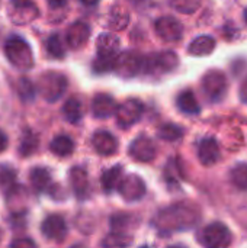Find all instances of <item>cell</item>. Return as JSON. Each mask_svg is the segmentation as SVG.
Listing matches in <instances>:
<instances>
[{
  "mask_svg": "<svg viewBox=\"0 0 247 248\" xmlns=\"http://www.w3.org/2000/svg\"><path fill=\"white\" fill-rule=\"evenodd\" d=\"M118 110L116 102L109 94H98L92 102V112L93 116L98 119H105L115 115Z\"/></svg>",
  "mask_w": 247,
  "mask_h": 248,
  "instance_id": "14",
  "label": "cell"
},
{
  "mask_svg": "<svg viewBox=\"0 0 247 248\" xmlns=\"http://www.w3.org/2000/svg\"><path fill=\"white\" fill-rule=\"evenodd\" d=\"M0 186L6 192H12L16 186V174L12 169H1L0 170Z\"/></svg>",
  "mask_w": 247,
  "mask_h": 248,
  "instance_id": "29",
  "label": "cell"
},
{
  "mask_svg": "<svg viewBox=\"0 0 247 248\" xmlns=\"http://www.w3.org/2000/svg\"><path fill=\"white\" fill-rule=\"evenodd\" d=\"M49 150L58 157H67L74 151V142L67 135H58L51 141Z\"/></svg>",
  "mask_w": 247,
  "mask_h": 248,
  "instance_id": "21",
  "label": "cell"
},
{
  "mask_svg": "<svg viewBox=\"0 0 247 248\" xmlns=\"http://www.w3.org/2000/svg\"><path fill=\"white\" fill-rule=\"evenodd\" d=\"M131 244H132V237L122 231H112L102 241L103 248H128Z\"/></svg>",
  "mask_w": 247,
  "mask_h": 248,
  "instance_id": "20",
  "label": "cell"
},
{
  "mask_svg": "<svg viewBox=\"0 0 247 248\" xmlns=\"http://www.w3.org/2000/svg\"><path fill=\"white\" fill-rule=\"evenodd\" d=\"M42 234L52 241H63L67 235V224L60 215H49L41 225Z\"/></svg>",
  "mask_w": 247,
  "mask_h": 248,
  "instance_id": "10",
  "label": "cell"
},
{
  "mask_svg": "<svg viewBox=\"0 0 247 248\" xmlns=\"http://www.w3.org/2000/svg\"><path fill=\"white\" fill-rule=\"evenodd\" d=\"M89 35H90L89 26L83 22H76L67 31V42L71 48H80L86 44Z\"/></svg>",
  "mask_w": 247,
  "mask_h": 248,
  "instance_id": "16",
  "label": "cell"
},
{
  "mask_svg": "<svg viewBox=\"0 0 247 248\" xmlns=\"http://www.w3.org/2000/svg\"><path fill=\"white\" fill-rule=\"evenodd\" d=\"M245 20H246V23H247V9L245 10Z\"/></svg>",
  "mask_w": 247,
  "mask_h": 248,
  "instance_id": "34",
  "label": "cell"
},
{
  "mask_svg": "<svg viewBox=\"0 0 247 248\" xmlns=\"http://www.w3.org/2000/svg\"><path fill=\"white\" fill-rule=\"evenodd\" d=\"M38 7L32 0H10L9 16L16 25H25L38 16Z\"/></svg>",
  "mask_w": 247,
  "mask_h": 248,
  "instance_id": "6",
  "label": "cell"
},
{
  "mask_svg": "<svg viewBox=\"0 0 247 248\" xmlns=\"http://www.w3.org/2000/svg\"><path fill=\"white\" fill-rule=\"evenodd\" d=\"M67 89V78L58 73H45L41 76L38 83V90L42 97L48 102L58 100Z\"/></svg>",
  "mask_w": 247,
  "mask_h": 248,
  "instance_id": "4",
  "label": "cell"
},
{
  "mask_svg": "<svg viewBox=\"0 0 247 248\" xmlns=\"http://www.w3.org/2000/svg\"><path fill=\"white\" fill-rule=\"evenodd\" d=\"M17 93L20 96L22 100L28 102V100H32L35 97V93H36V89L35 86L28 80V78H19V84H17Z\"/></svg>",
  "mask_w": 247,
  "mask_h": 248,
  "instance_id": "28",
  "label": "cell"
},
{
  "mask_svg": "<svg viewBox=\"0 0 247 248\" xmlns=\"http://www.w3.org/2000/svg\"><path fill=\"white\" fill-rule=\"evenodd\" d=\"M10 248H36V244L31 238H17L12 243Z\"/></svg>",
  "mask_w": 247,
  "mask_h": 248,
  "instance_id": "30",
  "label": "cell"
},
{
  "mask_svg": "<svg viewBox=\"0 0 247 248\" xmlns=\"http://www.w3.org/2000/svg\"><path fill=\"white\" fill-rule=\"evenodd\" d=\"M128 153L134 160L140 163H148L154 160L157 148H156L154 141L150 140L148 137H138L131 142Z\"/></svg>",
  "mask_w": 247,
  "mask_h": 248,
  "instance_id": "8",
  "label": "cell"
},
{
  "mask_svg": "<svg viewBox=\"0 0 247 248\" xmlns=\"http://www.w3.org/2000/svg\"><path fill=\"white\" fill-rule=\"evenodd\" d=\"M240 97H242V100L247 105V78L243 81V84L240 87Z\"/></svg>",
  "mask_w": 247,
  "mask_h": 248,
  "instance_id": "32",
  "label": "cell"
},
{
  "mask_svg": "<svg viewBox=\"0 0 247 248\" xmlns=\"http://www.w3.org/2000/svg\"><path fill=\"white\" fill-rule=\"evenodd\" d=\"M92 144L96 153L100 155H114L118 150V142L115 137L108 131H98L92 138Z\"/></svg>",
  "mask_w": 247,
  "mask_h": 248,
  "instance_id": "15",
  "label": "cell"
},
{
  "mask_svg": "<svg viewBox=\"0 0 247 248\" xmlns=\"http://www.w3.org/2000/svg\"><path fill=\"white\" fill-rule=\"evenodd\" d=\"M214 46H215V41L211 36H199L191 44L189 52L195 55H207L214 49Z\"/></svg>",
  "mask_w": 247,
  "mask_h": 248,
  "instance_id": "23",
  "label": "cell"
},
{
  "mask_svg": "<svg viewBox=\"0 0 247 248\" xmlns=\"http://www.w3.org/2000/svg\"><path fill=\"white\" fill-rule=\"evenodd\" d=\"M198 158L204 166H214L221 158V151L214 138H204L198 145Z\"/></svg>",
  "mask_w": 247,
  "mask_h": 248,
  "instance_id": "11",
  "label": "cell"
},
{
  "mask_svg": "<svg viewBox=\"0 0 247 248\" xmlns=\"http://www.w3.org/2000/svg\"><path fill=\"white\" fill-rule=\"evenodd\" d=\"M0 238H1V231H0Z\"/></svg>",
  "mask_w": 247,
  "mask_h": 248,
  "instance_id": "37",
  "label": "cell"
},
{
  "mask_svg": "<svg viewBox=\"0 0 247 248\" xmlns=\"http://www.w3.org/2000/svg\"><path fill=\"white\" fill-rule=\"evenodd\" d=\"M63 113L64 118L70 122V124H77L80 122V119L83 118V106L82 102L76 97L68 99L64 106H63Z\"/></svg>",
  "mask_w": 247,
  "mask_h": 248,
  "instance_id": "22",
  "label": "cell"
},
{
  "mask_svg": "<svg viewBox=\"0 0 247 248\" xmlns=\"http://www.w3.org/2000/svg\"><path fill=\"white\" fill-rule=\"evenodd\" d=\"M66 3H67V0H48V4H49L52 9H60V7H63Z\"/></svg>",
  "mask_w": 247,
  "mask_h": 248,
  "instance_id": "31",
  "label": "cell"
},
{
  "mask_svg": "<svg viewBox=\"0 0 247 248\" xmlns=\"http://www.w3.org/2000/svg\"><path fill=\"white\" fill-rule=\"evenodd\" d=\"M141 248H148V247H141Z\"/></svg>",
  "mask_w": 247,
  "mask_h": 248,
  "instance_id": "38",
  "label": "cell"
},
{
  "mask_svg": "<svg viewBox=\"0 0 247 248\" xmlns=\"http://www.w3.org/2000/svg\"><path fill=\"white\" fill-rule=\"evenodd\" d=\"M156 31L160 38L166 41H176L182 36V25L178 19L166 16L156 22Z\"/></svg>",
  "mask_w": 247,
  "mask_h": 248,
  "instance_id": "12",
  "label": "cell"
},
{
  "mask_svg": "<svg viewBox=\"0 0 247 248\" xmlns=\"http://www.w3.org/2000/svg\"><path fill=\"white\" fill-rule=\"evenodd\" d=\"M115 115H116V122L121 128H130L140 121L143 115V105L135 99L127 100L118 106Z\"/></svg>",
  "mask_w": 247,
  "mask_h": 248,
  "instance_id": "7",
  "label": "cell"
},
{
  "mask_svg": "<svg viewBox=\"0 0 247 248\" xmlns=\"http://www.w3.org/2000/svg\"><path fill=\"white\" fill-rule=\"evenodd\" d=\"M47 51L54 58H63L64 57L66 49H64V45H63V42H61V39H60V36L57 33L51 35L47 39Z\"/></svg>",
  "mask_w": 247,
  "mask_h": 248,
  "instance_id": "27",
  "label": "cell"
},
{
  "mask_svg": "<svg viewBox=\"0 0 247 248\" xmlns=\"http://www.w3.org/2000/svg\"><path fill=\"white\" fill-rule=\"evenodd\" d=\"M118 193L127 202H137L146 195V183L137 174L124 176V179L118 186Z\"/></svg>",
  "mask_w": 247,
  "mask_h": 248,
  "instance_id": "5",
  "label": "cell"
},
{
  "mask_svg": "<svg viewBox=\"0 0 247 248\" xmlns=\"http://www.w3.org/2000/svg\"><path fill=\"white\" fill-rule=\"evenodd\" d=\"M157 134L165 141H176V140H179L183 135V129L181 126H178V125L167 124V125H162L159 128Z\"/></svg>",
  "mask_w": 247,
  "mask_h": 248,
  "instance_id": "26",
  "label": "cell"
},
{
  "mask_svg": "<svg viewBox=\"0 0 247 248\" xmlns=\"http://www.w3.org/2000/svg\"><path fill=\"white\" fill-rule=\"evenodd\" d=\"M169 248H182V247H169Z\"/></svg>",
  "mask_w": 247,
  "mask_h": 248,
  "instance_id": "36",
  "label": "cell"
},
{
  "mask_svg": "<svg viewBox=\"0 0 247 248\" xmlns=\"http://www.w3.org/2000/svg\"><path fill=\"white\" fill-rule=\"evenodd\" d=\"M70 185L74 192V195L79 199H84L89 196L90 192V183L87 171L83 167H73L70 171Z\"/></svg>",
  "mask_w": 247,
  "mask_h": 248,
  "instance_id": "13",
  "label": "cell"
},
{
  "mask_svg": "<svg viewBox=\"0 0 247 248\" xmlns=\"http://www.w3.org/2000/svg\"><path fill=\"white\" fill-rule=\"evenodd\" d=\"M199 241L205 248H229L233 243V235L223 222H213L202 230Z\"/></svg>",
  "mask_w": 247,
  "mask_h": 248,
  "instance_id": "3",
  "label": "cell"
},
{
  "mask_svg": "<svg viewBox=\"0 0 247 248\" xmlns=\"http://www.w3.org/2000/svg\"><path fill=\"white\" fill-rule=\"evenodd\" d=\"M4 52L12 65L19 70H29L33 65L32 49L20 36H10L4 44Z\"/></svg>",
  "mask_w": 247,
  "mask_h": 248,
  "instance_id": "2",
  "label": "cell"
},
{
  "mask_svg": "<svg viewBox=\"0 0 247 248\" xmlns=\"http://www.w3.org/2000/svg\"><path fill=\"white\" fill-rule=\"evenodd\" d=\"M122 179H124V169L121 166H114L109 170L103 171L100 183L105 192H112V190H118V186Z\"/></svg>",
  "mask_w": 247,
  "mask_h": 248,
  "instance_id": "18",
  "label": "cell"
},
{
  "mask_svg": "<svg viewBox=\"0 0 247 248\" xmlns=\"http://www.w3.org/2000/svg\"><path fill=\"white\" fill-rule=\"evenodd\" d=\"M201 219L199 211L188 203H176L160 209L153 218V225L160 234H172L194 228Z\"/></svg>",
  "mask_w": 247,
  "mask_h": 248,
  "instance_id": "1",
  "label": "cell"
},
{
  "mask_svg": "<svg viewBox=\"0 0 247 248\" xmlns=\"http://www.w3.org/2000/svg\"><path fill=\"white\" fill-rule=\"evenodd\" d=\"M36 148H38V137H36V134L33 131L26 129L23 132V135H22V140H20L19 153L23 157H28V155L33 154Z\"/></svg>",
  "mask_w": 247,
  "mask_h": 248,
  "instance_id": "24",
  "label": "cell"
},
{
  "mask_svg": "<svg viewBox=\"0 0 247 248\" xmlns=\"http://www.w3.org/2000/svg\"><path fill=\"white\" fill-rule=\"evenodd\" d=\"M29 179L33 189L39 192H47L51 187V174L44 167H35L29 174Z\"/></svg>",
  "mask_w": 247,
  "mask_h": 248,
  "instance_id": "19",
  "label": "cell"
},
{
  "mask_svg": "<svg viewBox=\"0 0 247 248\" xmlns=\"http://www.w3.org/2000/svg\"><path fill=\"white\" fill-rule=\"evenodd\" d=\"M202 87L207 93V96L211 99V100H220L226 90H227V80H226V76L221 73V71H210L204 80H202Z\"/></svg>",
  "mask_w": 247,
  "mask_h": 248,
  "instance_id": "9",
  "label": "cell"
},
{
  "mask_svg": "<svg viewBox=\"0 0 247 248\" xmlns=\"http://www.w3.org/2000/svg\"><path fill=\"white\" fill-rule=\"evenodd\" d=\"M230 180L231 183L240 189V190H247V164L240 163L234 166L230 171Z\"/></svg>",
  "mask_w": 247,
  "mask_h": 248,
  "instance_id": "25",
  "label": "cell"
},
{
  "mask_svg": "<svg viewBox=\"0 0 247 248\" xmlns=\"http://www.w3.org/2000/svg\"><path fill=\"white\" fill-rule=\"evenodd\" d=\"M7 147V137L0 131V153H3Z\"/></svg>",
  "mask_w": 247,
  "mask_h": 248,
  "instance_id": "33",
  "label": "cell"
},
{
  "mask_svg": "<svg viewBox=\"0 0 247 248\" xmlns=\"http://www.w3.org/2000/svg\"><path fill=\"white\" fill-rule=\"evenodd\" d=\"M176 105L186 115H198L201 112V106H199V103H198V100H197L192 90L181 92L178 99H176Z\"/></svg>",
  "mask_w": 247,
  "mask_h": 248,
  "instance_id": "17",
  "label": "cell"
},
{
  "mask_svg": "<svg viewBox=\"0 0 247 248\" xmlns=\"http://www.w3.org/2000/svg\"><path fill=\"white\" fill-rule=\"evenodd\" d=\"M73 248H86L84 246H76V247H73Z\"/></svg>",
  "mask_w": 247,
  "mask_h": 248,
  "instance_id": "35",
  "label": "cell"
}]
</instances>
